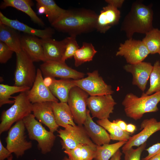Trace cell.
I'll use <instances>...</instances> for the list:
<instances>
[{
	"label": "cell",
	"mask_w": 160,
	"mask_h": 160,
	"mask_svg": "<svg viewBox=\"0 0 160 160\" xmlns=\"http://www.w3.org/2000/svg\"><path fill=\"white\" fill-rule=\"evenodd\" d=\"M105 1L108 4L111 5L118 9L121 8L124 2V0H106Z\"/></svg>",
	"instance_id": "obj_40"
},
{
	"label": "cell",
	"mask_w": 160,
	"mask_h": 160,
	"mask_svg": "<svg viewBox=\"0 0 160 160\" xmlns=\"http://www.w3.org/2000/svg\"><path fill=\"white\" fill-rule=\"evenodd\" d=\"M116 104L111 95L90 96L87 101V106L92 117L99 120L110 118Z\"/></svg>",
	"instance_id": "obj_13"
},
{
	"label": "cell",
	"mask_w": 160,
	"mask_h": 160,
	"mask_svg": "<svg viewBox=\"0 0 160 160\" xmlns=\"http://www.w3.org/2000/svg\"><path fill=\"white\" fill-rule=\"evenodd\" d=\"M145 34L142 41L150 54L158 53L160 48V30L153 28Z\"/></svg>",
	"instance_id": "obj_33"
},
{
	"label": "cell",
	"mask_w": 160,
	"mask_h": 160,
	"mask_svg": "<svg viewBox=\"0 0 160 160\" xmlns=\"http://www.w3.org/2000/svg\"><path fill=\"white\" fill-rule=\"evenodd\" d=\"M0 24L6 25L27 34L39 37L41 39L51 38L54 33V30L51 28H47L43 30L35 29L17 20L8 18L1 12H0Z\"/></svg>",
	"instance_id": "obj_21"
},
{
	"label": "cell",
	"mask_w": 160,
	"mask_h": 160,
	"mask_svg": "<svg viewBox=\"0 0 160 160\" xmlns=\"http://www.w3.org/2000/svg\"><path fill=\"white\" fill-rule=\"evenodd\" d=\"M14 52L5 44L0 41V63H6L12 57Z\"/></svg>",
	"instance_id": "obj_37"
},
{
	"label": "cell",
	"mask_w": 160,
	"mask_h": 160,
	"mask_svg": "<svg viewBox=\"0 0 160 160\" xmlns=\"http://www.w3.org/2000/svg\"><path fill=\"white\" fill-rule=\"evenodd\" d=\"M13 156L12 154L7 159V160H12Z\"/></svg>",
	"instance_id": "obj_46"
},
{
	"label": "cell",
	"mask_w": 160,
	"mask_h": 160,
	"mask_svg": "<svg viewBox=\"0 0 160 160\" xmlns=\"http://www.w3.org/2000/svg\"><path fill=\"white\" fill-rule=\"evenodd\" d=\"M127 142L121 141L111 144L97 145L94 159L95 160H109Z\"/></svg>",
	"instance_id": "obj_31"
},
{
	"label": "cell",
	"mask_w": 160,
	"mask_h": 160,
	"mask_svg": "<svg viewBox=\"0 0 160 160\" xmlns=\"http://www.w3.org/2000/svg\"><path fill=\"white\" fill-rule=\"evenodd\" d=\"M76 36H70L66 38L65 51L61 61L65 62L67 59L74 56L76 51L80 47L76 40Z\"/></svg>",
	"instance_id": "obj_35"
},
{
	"label": "cell",
	"mask_w": 160,
	"mask_h": 160,
	"mask_svg": "<svg viewBox=\"0 0 160 160\" xmlns=\"http://www.w3.org/2000/svg\"><path fill=\"white\" fill-rule=\"evenodd\" d=\"M52 107L55 122L59 126L65 128L68 125H76L67 103L52 102Z\"/></svg>",
	"instance_id": "obj_24"
},
{
	"label": "cell",
	"mask_w": 160,
	"mask_h": 160,
	"mask_svg": "<svg viewBox=\"0 0 160 160\" xmlns=\"http://www.w3.org/2000/svg\"><path fill=\"white\" fill-rule=\"evenodd\" d=\"M57 132V136L61 139L60 142L63 149H72L81 144L96 148L97 145L91 140L83 125H68L64 129H60Z\"/></svg>",
	"instance_id": "obj_6"
},
{
	"label": "cell",
	"mask_w": 160,
	"mask_h": 160,
	"mask_svg": "<svg viewBox=\"0 0 160 160\" xmlns=\"http://www.w3.org/2000/svg\"><path fill=\"white\" fill-rule=\"evenodd\" d=\"M33 4L31 1L28 0H4L1 4L0 8L4 9L9 7L15 8L26 13L34 23L44 26V22L31 8Z\"/></svg>",
	"instance_id": "obj_25"
},
{
	"label": "cell",
	"mask_w": 160,
	"mask_h": 160,
	"mask_svg": "<svg viewBox=\"0 0 160 160\" xmlns=\"http://www.w3.org/2000/svg\"><path fill=\"white\" fill-rule=\"evenodd\" d=\"M15 101L9 108L2 113L0 124V134L7 131L15 122L23 120L31 113L33 104L30 101L27 91L12 97Z\"/></svg>",
	"instance_id": "obj_4"
},
{
	"label": "cell",
	"mask_w": 160,
	"mask_h": 160,
	"mask_svg": "<svg viewBox=\"0 0 160 160\" xmlns=\"http://www.w3.org/2000/svg\"><path fill=\"white\" fill-rule=\"evenodd\" d=\"M16 65L14 74V85L31 88L37 73L33 62L23 51L16 53Z\"/></svg>",
	"instance_id": "obj_7"
},
{
	"label": "cell",
	"mask_w": 160,
	"mask_h": 160,
	"mask_svg": "<svg viewBox=\"0 0 160 160\" xmlns=\"http://www.w3.org/2000/svg\"><path fill=\"white\" fill-rule=\"evenodd\" d=\"M158 53H159V54L160 55V48L159 49V52H158Z\"/></svg>",
	"instance_id": "obj_48"
},
{
	"label": "cell",
	"mask_w": 160,
	"mask_h": 160,
	"mask_svg": "<svg viewBox=\"0 0 160 160\" xmlns=\"http://www.w3.org/2000/svg\"><path fill=\"white\" fill-rule=\"evenodd\" d=\"M149 52L142 41L128 39L121 43L116 56H123L129 64H135L143 61Z\"/></svg>",
	"instance_id": "obj_11"
},
{
	"label": "cell",
	"mask_w": 160,
	"mask_h": 160,
	"mask_svg": "<svg viewBox=\"0 0 160 160\" xmlns=\"http://www.w3.org/2000/svg\"><path fill=\"white\" fill-rule=\"evenodd\" d=\"M89 95L77 86L72 88L70 91L67 103L73 115L74 121L78 125H83L86 120Z\"/></svg>",
	"instance_id": "obj_10"
},
{
	"label": "cell",
	"mask_w": 160,
	"mask_h": 160,
	"mask_svg": "<svg viewBox=\"0 0 160 160\" xmlns=\"http://www.w3.org/2000/svg\"><path fill=\"white\" fill-rule=\"evenodd\" d=\"M62 160H71L68 157L66 156H65Z\"/></svg>",
	"instance_id": "obj_47"
},
{
	"label": "cell",
	"mask_w": 160,
	"mask_h": 160,
	"mask_svg": "<svg viewBox=\"0 0 160 160\" xmlns=\"http://www.w3.org/2000/svg\"><path fill=\"white\" fill-rule=\"evenodd\" d=\"M97 52L92 44L83 42L82 46L76 51L73 56L75 66L78 67L85 62L92 60Z\"/></svg>",
	"instance_id": "obj_30"
},
{
	"label": "cell",
	"mask_w": 160,
	"mask_h": 160,
	"mask_svg": "<svg viewBox=\"0 0 160 160\" xmlns=\"http://www.w3.org/2000/svg\"><path fill=\"white\" fill-rule=\"evenodd\" d=\"M40 69L45 77L76 80L84 78L85 76L84 73L72 69L61 61H46L40 65Z\"/></svg>",
	"instance_id": "obj_12"
},
{
	"label": "cell",
	"mask_w": 160,
	"mask_h": 160,
	"mask_svg": "<svg viewBox=\"0 0 160 160\" xmlns=\"http://www.w3.org/2000/svg\"><path fill=\"white\" fill-rule=\"evenodd\" d=\"M44 80L52 94L62 103H67L70 90L76 86L72 79H69L57 80L54 78L47 76L45 77Z\"/></svg>",
	"instance_id": "obj_18"
},
{
	"label": "cell",
	"mask_w": 160,
	"mask_h": 160,
	"mask_svg": "<svg viewBox=\"0 0 160 160\" xmlns=\"http://www.w3.org/2000/svg\"><path fill=\"white\" fill-rule=\"evenodd\" d=\"M21 43L22 50L33 62L46 61L41 39L36 36L25 35L21 37Z\"/></svg>",
	"instance_id": "obj_19"
},
{
	"label": "cell",
	"mask_w": 160,
	"mask_h": 160,
	"mask_svg": "<svg viewBox=\"0 0 160 160\" xmlns=\"http://www.w3.org/2000/svg\"><path fill=\"white\" fill-rule=\"evenodd\" d=\"M153 11L151 5H146L140 1L134 2L130 10L122 22L121 30L128 39L136 33L145 34L153 29Z\"/></svg>",
	"instance_id": "obj_2"
},
{
	"label": "cell",
	"mask_w": 160,
	"mask_h": 160,
	"mask_svg": "<svg viewBox=\"0 0 160 160\" xmlns=\"http://www.w3.org/2000/svg\"><path fill=\"white\" fill-rule=\"evenodd\" d=\"M25 127L23 120L17 121L11 127L5 139L7 148L15 154L17 158L22 156L25 151L31 148L32 144L26 139Z\"/></svg>",
	"instance_id": "obj_8"
},
{
	"label": "cell",
	"mask_w": 160,
	"mask_h": 160,
	"mask_svg": "<svg viewBox=\"0 0 160 160\" xmlns=\"http://www.w3.org/2000/svg\"><path fill=\"white\" fill-rule=\"evenodd\" d=\"M122 155V153L119 149L112 156L110 160H121Z\"/></svg>",
	"instance_id": "obj_43"
},
{
	"label": "cell",
	"mask_w": 160,
	"mask_h": 160,
	"mask_svg": "<svg viewBox=\"0 0 160 160\" xmlns=\"http://www.w3.org/2000/svg\"><path fill=\"white\" fill-rule=\"evenodd\" d=\"M38 10V12L40 14H45L46 9L45 7L43 6H36Z\"/></svg>",
	"instance_id": "obj_44"
},
{
	"label": "cell",
	"mask_w": 160,
	"mask_h": 160,
	"mask_svg": "<svg viewBox=\"0 0 160 160\" xmlns=\"http://www.w3.org/2000/svg\"><path fill=\"white\" fill-rule=\"evenodd\" d=\"M96 150L89 145L81 144L73 149L64 150V152L71 160H93Z\"/></svg>",
	"instance_id": "obj_27"
},
{
	"label": "cell",
	"mask_w": 160,
	"mask_h": 160,
	"mask_svg": "<svg viewBox=\"0 0 160 160\" xmlns=\"http://www.w3.org/2000/svg\"><path fill=\"white\" fill-rule=\"evenodd\" d=\"M96 122L108 132L111 140L127 142L131 137L130 133L121 129L115 123L111 122L108 119H99Z\"/></svg>",
	"instance_id": "obj_28"
},
{
	"label": "cell",
	"mask_w": 160,
	"mask_h": 160,
	"mask_svg": "<svg viewBox=\"0 0 160 160\" xmlns=\"http://www.w3.org/2000/svg\"><path fill=\"white\" fill-rule=\"evenodd\" d=\"M12 155V153L2 145L0 140V160H4Z\"/></svg>",
	"instance_id": "obj_39"
},
{
	"label": "cell",
	"mask_w": 160,
	"mask_h": 160,
	"mask_svg": "<svg viewBox=\"0 0 160 160\" xmlns=\"http://www.w3.org/2000/svg\"><path fill=\"white\" fill-rule=\"evenodd\" d=\"M160 102V92L150 95L143 93L140 97L129 93L126 95L122 104L127 116L137 120L145 113L158 111L157 105Z\"/></svg>",
	"instance_id": "obj_3"
},
{
	"label": "cell",
	"mask_w": 160,
	"mask_h": 160,
	"mask_svg": "<svg viewBox=\"0 0 160 160\" xmlns=\"http://www.w3.org/2000/svg\"><path fill=\"white\" fill-rule=\"evenodd\" d=\"M147 160H160V153L152 157Z\"/></svg>",
	"instance_id": "obj_45"
},
{
	"label": "cell",
	"mask_w": 160,
	"mask_h": 160,
	"mask_svg": "<svg viewBox=\"0 0 160 160\" xmlns=\"http://www.w3.org/2000/svg\"><path fill=\"white\" fill-rule=\"evenodd\" d=\"M113 122L115 123L121 129L126 131V128L127 124L124 121L119 119L113 120Z\"/></svg>",
	"instance_id": "obj_41"
},
{
	"label": "cell",
	"mask_w": 160,
	"mask_h": 160,
	"mask_svg": "<svg viewBox=\"0 0 160 160\" xmlns=\"http://www.w3.org/2000/svg\"><path fill=\"white\" fill-rule=\"evenodd\" d=\"M31 88L25 86H10L7 84H0V107L6 104L14 103V100H10L11 95L16 93L27 91Z\"/></svg>",
	"instance_id": "obj_32"
},
{
	"label": "cell",
	"mask_w": 160,
	"mask_h": 160,
	"mask_svg": "<svg viewBox=\"0 0 160 160\" xmlns=\"http://www.w3.org/2000/svg\"><path fill=\"white\" fill-rule=\"evenodd\" d=\"M148 152V155L142 160H147L152 157L160 153V143L153 145L146 149Z\"/></svg>",
	"instance_id": "obj_38"
},
{
	"label": "cell",
	"mask_w": 160,
	"mask_h": 160,
	"mask_svg": "<svg viewBox=\"0 0 160 160\" xmlns=\"http://www.w3.org/2000/svg\"><path fill=\"white\" fill-rule=\"evenodd\" d=\"M32 112L35 118L50 131L54 133L57 130L59 126L55 122L51 102L33 104Z\"/></svg>",
	"instance_id": "obj_17"
},
{
	"label": "cell",
	"mask_w": 160,
	"mask_h": 160,
	"mask_svg": "<svg viewBox=\"0 0 160 160\" xmlns=\"http://www.w3.org/2000/svg\"><path fill=\"white\" fill-rule=\"evenodd\" d=\"M150 76L149 88L144 93L145 95H150L160 92V62L156 61L153 65Z\"/></svg>",
	"instance_id": "obj_34"
},
{
	"label": "cell",
	"mask_w": 160,
	"mask_h": 160,
	"mask_svg": "<svg viewBox=\"0 0 160 160\" xmlns=\"http://www.w3.org/2000/svg\"><path fill=\"white\" fill-rule=\"evenodd\" d=\"M120 14V12L118 9L108 4L103 8L98 15L95 29L100 33H105L111 27L119 23Z\"/></svg>",
	"instance_id": "obj_20"
},
{
	"label": "cell",
	"mask_w": 160,
	"mask_h": 160,
	"mask_svg": "<svg viewBox=\"0 0 160 160\" xmlns=\"http://www.w3.org/2000/svg\"><path fill=\"white\" fill-rule=\"evenodd\" d=\"M90 112L87 109L86 119L83 124L89 137L97 145L109 144L111 140L110 134L103 127L93 121Z\"/></svg>",
	"instance_id": "obj_22"
},
{
	"label": "cell",
	"mask_w": 160,
	"mask_h": 160,
	"mask_svg": "<svg viewBox=\"0 0 160 160\" xmlns=\"http://www.w3.org/2000/svg\"><path fill=\"white\" fill-rule=\"evenodd\" d=\"M140 128L143 130L138 134L130 137L122 147V151L134 146L139 147L146 142L151 135L160 130V121H157L154 118L145 119L142 122Z\"/></svg>",
	"instance_id": "obj_15"
},
{
	"label": "cell",
	"mask_w": 160,
	"mask_h": 160,
	"mask_svg": "<svg viewBox=\"0 0 160 160\" xmlns=\"http://www.w3.org/2000/svg\"><path fill=\"white\" fill-rule=\"evenodd\" d=\"M136 129V127L135 125L131 124H127L126 131L130 134L133 133Z\"/></svg>",
	"instance_id": "obj_42"
},
{
	"label": "cell",
	"mask_w": 160,
	"mask_h": 160,
	"mask_svg": "<svg viewBox=\"0 0 160 160\" xmlns=\"http://www.w3.org/2000/svg\"><path fill=\"white\" fill-rule=\"evenodd\" d=\"M36 6H43L46 9L45 14L51 24L60 18L67 11L58 6L53 0H36Z\"/></svg>",
	"instance_id": "obj_29"
},
{
	"label": "cell",
	"mask_w": 160,
	"mask_h": 160,
	"mask_svg": "<svg viewBox=\"0 0 160 160\" xmlns=\"http://www.w3.org/2000/svg\"><path fill=\"white\" fill-rule=\"evenodd\" d=\"M98 15L94 11L84 8L68 10L51 25L60 31L70 36L87 33L95 29Z\"/></svg>",
	"instance_id": "obj_1"
},
{
	"label": "cell",
	"mask_w": 160,
	"mask_h": 160,
	"mask_svg": "<svg viewBox=\"0 0 160 160\" xmlns=\"http://www.w3.org/2000/svg\"><path fill=\"white\" fill-rule=\"evenodd\" d=\"M87 76L79 80H72L77 87L82 89L90 96L111 95L114 91L110 85L106 84L100 76L97 70L87 73Z\"/></svg>",
	"instance_id": "obj_9"
},
{
	"label": "cell",
	"mask_w": 160,
	"mask_h": 160,
	"mask_svg": "<svg viewBox=\"0 0 160 160\" xmlns=\"http://www.w3.org/2000/svg\"><path fill=\"white\" fill-rule=\"evenodd\" d=\"M23 120L29 139L37 142L38 148L41 153L45 154L50 152L56 138L54 133L47 130L33 114H30Z\"/></svg>",
	"instance_id": "obj_5"
},
{
	"label": "cell",
	"mask_w": 160,
	"mask_h": 160,
	"mask_svg": "<svg viewBox=\"0 0 160 160\" xmlns=\"http://www.w3.org/2000/svg\"><path fill=\"white\" fill-rule=\"evenodd\" d=\"M29 100L32 104L46 102H58V99L45 84L40 68L37 70L36 77L32 88L27 91Z\"/></svg>",
	"instance_id": "obj_14"
},
{
	"label": "cell",
	"mask_w": 160,
	"mask_h": 160,
	"mask_svg": "<svg viewBox=\"0 0 160 160\" xmlns=\"http://www.w3.org/2000/svg\"><path fill=\"white\" fill-rule=\"evenodd\" d=\"M153 67L150 63L142 62L135 64H128L124 66V68L132 74V84L137 86L144 92L146 89Z\"/></svg>",
	"instance_id": "obj_16"
},
{
	"label": "cell",
	"mask_w": 160,
	"mask_h": 160,
	"mask_svg": "<svg viewBox=\"0 0 160 160\" xmlns=\"http://www.w3.org/2000/svg\"><path fill=\"white\" fill-rule=\"evenodd\" d=\"M44 57L47 61H61L66 43V38L60 41L51 38L41 39Z\"/></svg>",
	"instance_id": "obj_23"
},
{
	"label": "cell",
	"mask_w": 160,
	"mask_h": 160,
	"mask_svg": "<svg viewBox=\"0 0 160 160\" xmlns=\"http://www.w3.org/2000/svg\"><path fill=\"white\" fill-rule=\"evenodd\" d=\"M147 145L145 142L136 149L132 147L122 151L124 155V160H140L141 154Z\"/></svg>",
	"instance_id": "obj_36"
},
{
	"label": "cell",
	"mask_w": 160,
	"mask_h": 160,
	"mask_svg": "<svg viewBox=\"0 0 160 160\" xmlns=\"http://www.w3.org/2000/svg\"><path fill=\"white\" fill-rule=\"evenodd\" d=\"M21 37L16 30L0 24V41L5 44L16 53L22 51Z\"/></svg>",
	"instance_id": "obj_26"
}]
</instances>
